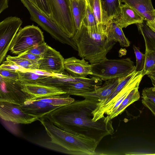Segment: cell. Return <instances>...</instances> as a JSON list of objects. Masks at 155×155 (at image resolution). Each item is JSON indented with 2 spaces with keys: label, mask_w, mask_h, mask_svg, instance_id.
I'll return each mask as SVG.
<instances>
[{
  "label": "cell",
  "mask_w": 155,
  "mask_h": 155,
  "mask_svg": "<svg viewBox=\"0 0 155 155\" xmlns=\"http://www.w3.org/2000/svg\"><path fill=\"white\" fill-rule=\"evenodd\" d=\"M19 78L18 81L22 83H37L40 80L49 76L38 74L32 70L24 71H18Z\"/></svg>",
  "instance_id": "d4e9b609"
},
{
  "label": "cell",
  "mask_w": 155,
  "mask_h": 155,
  "mask_svg": "<svg viewBox=\"0 0 155 155\" xmlns=\"http://www.w3.org/2000/svg\"><path fill=\"white\" fill-rule=\"evenodd\" d=\"M8 7V0H0V13Z\"/></svg>",
  "instance_id": "8d00e7d4"
},
{
  "label": "cell",
  "mask_w": 155,
  "mask_h": 155,
  "mask_svg": "<svg viewBox=\"0 0 155 155\" xmlns=\"http://www.w3.org/2000/svg\"><path fill=\"white\" fill-rule=\"evenodd\" d=\"M38 120L50 138L49 142L57 145L58 151L74 155L98 154L96 149L98 145L94 140L68 133L55 126L44 117Z\"/></svg>",
  "instance_id": "3957f363"
},
{
  "label": "cell",
  "mask_w": 155,
  "mask_h": 155,
  "mask_svg": "<svg viewBox=\"0 0 155 155\" xmlns=\"http://www.w3.org/2000/svg\"><path fill=\"white\" fill-rule=\"evenodd\" d=\"M22 90L31 98L66 94L57 87L39 83H22Z\"/></svg>",
  "instance_id": "4fadbf2b"
},
{
  "label": "cell",
  "mask_w": 155,
  "mask_h": 155,
  "mask_svg": "<svg viewBox=\"0 0 155 155\" xmlns=\"http://www.w3.org/2000/svg\"><path fill=\"white\" fill-rule=\"evenodd\" d=\"M101 3L102 22L105 25L119 16L121 3L120 0H101Z\"/></svg>",
  "instance_id": "d6986e66"
},
{
  "label": "cell",
  "mask_w": 155,
  "mask_h": 155,
  "mask_svg": "<svg viewBox=\"0 0 155 155\" xmlns=\"http://www.w3.org/2000/svg\"><path fill=\"white\" fill-rule=\"evenodd\" d=\"M6 60L28 70L38 69V63L28 60L20 58L18 56H12L8 55L6 58Z\"/></svg>",
  "instance_id": "cb8c5ba5"
},
{
  "label": "cell",
  "mask_w": 155,
  "mask_h": 155,
  "mask_svg": "<svg viewBox=\"0 0 155 155\" xmlns=\"http://www.w3.org/2000/svg\"><path fill=\"white\" fill-rule=\"evenodd\" d=\"M148 76L151 79L153 87H155V72L150 73L148 75Z\"/></svg>",
  "instance_id": "f35d334b"
},
{
  "label": "cell",
  "mask_w": 155,
  "mask_h": 155,
  "mask_svg": "<svg viewBox=\"0 0 155 155\" xmlns=\"http://www.w3.org/2000/svg\"><path fill=\"white\" fill-rule=\"evenodd\" d=\"M115 19L122 28L132 24L143 23L144 20L135 9L125 3L121 4L119 15Z\"/></svg>",
  "instance_id": "e0dca14e"
},
{
  "label": "cell",
  "mask_w": 155,
  "mask_h": 155,
  "mask_svg": "<svg viewBox=\"0 0 155 155\" xmlns=\"http://www.w3.org/2000/svg\"><path fill=\"white\" fill-rule=\"evenodd\" d=\"M97 24L95 16L87 4V10L82 24L87 27H89Z\"/></svg>",
  "instance_id": "f1b7e54d"
},
{
  "label": "cell",
  "mask_w": 155,
  "mask_h": 155,
  "mask_svg": "<svg viewBox=\"0 0 155 155\" xmlns=\"http://www.w3.org/2000/svg\"><path fill=\"white\" fill-rule=\"evenodd\" d=\"M45 42L43 32L37 26L28 25L20 28L10 47L12 53L20 55Z\"/></svg>",
  "instance_id": "52a82bcc"
},
{
  "label": "cell",
  "mask_w": 155,
  "mask_h": 155,
  "mask_svg": "<svg viewBox=\"0 0 155 155\" xmlns=\"http://www.w3.org/2000/svg\"><path fill=\"white\" fill-rule=\"evenodd\" d=\"M91 64V75L104 81L124 78L135 70L134 62L129 58L114 59L106 58Z\"/></svg>",
  "instance_id": "277c9868"
},
{
  "label": "cell",
  "mask_w": 155,
  "mask_h": 155,
  "mask_svg": "<svg viewBox=\"0 0 155 155\" xmlns=\"http://www.w3.org/2000/svg\"><path fill=\"white\" fill-rule=\"evenodd\" d=\"M64 59L60 53L48 45L39 61L38 70L52 74H62Z\"/></svg>",
  "instance_id": "7c38bea8"
},
{
  "label": "cell",
  "mask_w": 155,
  "mask_h": 155,
  "mask_svg": "<svg viewBox=\"0 0 155 155\" xmlns=\"http://www.w3.org/2000/svg\"><path fill=\"white\" fill-rule=\"evenodd\" d=\"M72 38L78 48V55L90 64L107 58V53L116 42L108 36L102 23L89 27L82 24Z\"/></svg>",
  "instance_id": "7a4b0ae2"
},
{
  "label": "cell",
  "mask_w": 155,
  "mask_h": 155,
  "mask_svg": "<svg viewBox=\"0 0 155 155\" xmlns=\"http://www.w3.org/2000/svg\"><path fill=\"white\" fill-rule=\"evenodd\" d=\"M18 56L20 58L38 63L42 57V56L26 52Z\"/></svg>",
  "instance_id": "e575fe53"
},
{
  "label": "cell",
  "mask_w": 155,
  "mask_h": 155,
  "mask_svg": "<svg viewBox=\"0 0 155 155\" xmlns=\"http://www.w3.org/2000/svg\"><path fill=\"white\" fill-rule=\"evenodd\" d=\"M0 69L24 71L28 70L7 61H3L0 66Z\"/></svg>",
  "instance_id": "836d02e7"
},
{
  "label": "cell",
  "mask_w": 155,
  "mask_h": 155,
  "mask_svg": "<svg viewBox=\"0 0 155 155\" xmlns=\"http://www.w3.org/2000/svg\"><path fill=\"white\" fill-rule=\"evenodd\" d=\"M146 24L155 33V18L153 20L147 21Z\"/></svg>",
  "instance_id": "74e56055"
},
{
  "label": "cell",
  "mask_w": 155,
  "mask_h": 155,
  "mask_svg": "<svg viewBox=\"0 0 155 155\" xmlns=\"http://www.w3.org/2000/svg\"><path fill=\"white\" fill-rule=\"evenodd\" d=\"M142 103L146 107L149 109L155 116V104L151 100L142 98Z\"/></svg>",
  "instance_id": "d590c367"
},
{
  "label": "cell",
  "mask_w": 155,
  "mask_h": 155,
  "mask_svg": "<svg viewBox=\"0 0 155 155\" xmlns=\"http://www.w3.org/2000/svg\"><path fill=\"white\" fill-rule=\"evenodd\" d=\"M123 78H114L106 81L103 85L94 91L78 94L75 96L84 98L95 99L98 102L104 101L112 94Z\"/></svg>",
  "instance_id": "2e32d148"
},
{
  "label": "cell",
  "mask_w": 155,
  "mask_h": 155,
  "mask_svg": "<svg viewBox=\"0 0 155 155\" xmlns=\"http://www.w3.org/2000/svg\"><path fill=\"white\" fill-rule=\"evenodd\" d=\"M18 71L0 69V76L15 81H18Z\"/></svg>",
  "instance_id": "f546056e"
},
{
  "label": "cell",
  "mask_w": 155,
  "mask_h": 155,
  "mask_svg": "<svg viewBox=\"0 0 155 155\" xmlns=\"http://www.w3.org/2000/svg\"><path fill=\"white\" fill-rule=\"evenodd\" d=\"M31 97L22 90L19 81L11 80L0 76V102H6L22 105Z\"/></svg>",
  "instance_id": "30bf717a"
},
{
  "label": "cell",
  "mask_w": 155,
  "mask_h": 155,
  "mask_svg": "<svg viewBox=\"0 0 155 155\" xmlns=\"http://www.w3.org/2000/svg\"><path fill=\"white\" fill-rule=\"evenodd\" d=\"M0 117L5 121L24 124H31L39 118L25 112L20 105L6 102H0Z\"/></svg>",
  "instance_id": "8fae6325"
},
{
  "label": "cell",
  "mask_w": 155,
  "mask_h": 155,
  "mask_svg": "<svg viewBox=\"0 0 155 155\" xmlns=\"http://www.w3.org/2000/svg\"><path fill=\"white\" fill-rule=\"evenodd\" d=\"M48 46L47 43L44 42L31 49L26 52L42 56L46 51Z\"/></svg>",
  "instance_id": "1f68e13d"
},
{
  "label": "cell",
  "mask_w": 155,
  "mask_h": 155,
  "mask_svg": "<svg viewBox=\"0 0 155 155\" xmlns=\"http://www.w3.org/2000/svg\"><path fill=\"white\" fill-rule=\"evenodd\" d=\"M22 23L15 16L6 18L0 23V63L9 50L11 44Z\"/></svg>",
  "instance_id": "9c48e42d"
},
{
  "label": "cell",
  "mask_w": 155,
  "mask_h": 155,
  "mask_svg": "<svg viewBox=\"0 0 155 155\" xmlns=\"http://www.w3.org/2000/svg\"><path fill=\"white\" fill-rule=\"evenodd\" d=\"M145 60L142 75H148L155 72V50L145 51Z\"/></svg>",
  "instance_id": "484cf974"
},
{
  "label": "cell",
  "mask_w": 155,
  "mask_h": 155,
  "mask_svg": "<svg viewBox=\"0 0 155 155\" xmlns=\"http://www.w3.org/2000/svg\"><path fill=\"white\" fill-rule=\"evenodd\" d=\"M39 8L43 12L49 16L51 12L46 0H28Z\"/></svg>",
  "instance_id": "4dcf8cb0"
},
{
  "label": "cell",
  "mask_w": 155,
  "mask_h": 155,
  "mask_svg": "<svg viewBox=\"0 0 155 155\" xmlns=\"http://www.w3.org/2000/svg\"><path fill=\"white\" fill-rule=\"evenodd\" d=\"M142 94V98L148 99L155 104V87L144 88Z\"/></svg>",
  "instance_id": "d6a6232c"
},
{
  "label": "cell",
  "mask_w": 155,
  "mask_h": 155,
  "mask_svg": "<svg viewBox=\"0 0 155 155\" xmlns=\"http://www.w3.org/2000/svg\"><path fill=\"white\" fill-rule=\"evenodd\" d=\"M70 5L77 30L83 24L87 8L86 0H70Z\"/></svg>",
  "instance_id": "44dd1931"
},
{
  "label": "cell",
  "mask_w": 155,
  "mask_h": 155,
  "mask_svg": "<svg viewBox=\"0 0 155 155\" xmlns=\"http://www.w3.org/2000/svg\"><path fill=\"white\" fill-rule=\"evenodd\" d=\"M60 107L41 101L37 98L31 97L27 99L21 106L25 112L39 118Z\"/></svg>",
  "instance_id": "9a60e30c"
},
{
  "label": "cell",
  "mask_w": 155,
  "mask_h": 155,
  "mask_svg": "<svg viewBox=\"0 0 155 155\" xmlns=\"http://www.w3.org/2000/svg\"><path fill=\"white\" fill-rule=\"evenodd\" d=\"M151 154V155H155V153H154V154Z\"/></svg>",
  "instance_id": "ab89813d"
},
{
  "label": "cell",
  "mask_w": 155,
  "mask_h": 155,
  "mask_svg": "<svg viewBox=\"0 0 155 155\" xmlns=\"http://www.w3.org/2000/svg\"><path fill=\"white\" fill-rule=\"evenodd\" d=\"M135 9L144 19L147 21L153 20L155 18V9L151 0H120Z\"/></svg>",
  "instance_id": "ac0fdd59"
},
{
  "label": "cell",
  "mask_w": 155,
  "mask_h": 155,
  "mask_svg": "<svg viewBox=\"0 0 155 155\" xmlns=\"http://www.w3.org/2000/svg\"><path fill=\"white\" fill-rule=\"evenodd\" d=\"M142 73V71L136 72L130 80L109 102L97 111L93 113L92 120L97 121L104 117L105 114L107 115L110 114L118 107L133 89L139 87L143 77Z\"/></svg>",
  "instance_id": "ba28073f"
},
{
  "label": "cell",
  "mask_w": 155,
  "mask_h": 155,
  "mask_svg": "<svg viewBox=\"0 0 155 155\" xmlns=\"http://www.w3.org/2000/svg\"><path fill=\"white\" fill-rule=\"evenodd\" d=\"M20 0L28 11L31 20L37 23L54 38L58 39L61 42L68 44L75 50L78 51L77 46L72 38L68 37L49 16L43 12L29 0Z\"/></svg>",
  "instance_id": "8992f818"
},
{
  "label": "cell",
  "mask_w": 155,
  "mask_h": 155,
  "mask_svg": "<svg viewBox=\"0 0 155 155\" xmlns=\"http://www.w3.org/2000/svg\"><path fill=\"white\" fill-rule=\"evenodd\" d=\"M64 66V69L74 76L86 78L92 74L91 64L83 58L80 60L74 57L66 58Z\"/></svg>",
  "instance_id": "5bb4252c"
},
{
  "label": "cell",
  "mask_w": 155,
  "mask_h": 155,
  "mask_svg": "<svg viewBox=\"0 0 155 155\" xmlns=\"http://www.w3.org/2000/svg\"><path fill=\"white\" fill-rule=\"evenodd\" d=\"M105 31L109 38L118 42L122 47H129L130 42L126 38L121 28L116 21L115 19L109 21L104 25Z\"/></svg>",
  "instance_id": "ffe728a7"
},
{
  "label": "cell",
  "mask_w": 155,
  "mask_h": 155,
  "mask_svg": "<svg viewBox=\"0 0 155 155\" xmlns=\"http://www.w3.org/2000/svg\"><path fill=\"white\" fill-rule=\"evenodd\" d=\"M98 102L94 98L75 100L43 116L58 128L75 135L93 139L98 145L104 137L112 134L114 130L112 121L107 116L96 121L92 120V112Z\"/></svg>",
  "instance_id": "6da1fadb"
},
{
  "label": "cell",
  "mask_w": 155,
  "mask_h": 155,
  "mask_svg": "<svg viewBox=\"0 0 155 155\" xmlns=\"http://www.w3.org/2000/svg\"><path fill=\"white\" fill-rule=\"evenodd\" d=\"M136 60L135 66L136 71H140L143 70L145 60V54L142 53L139 48L135 45L133 46Z\"/></svg>",
  "instance_id": "83f0119b"
},
{
  "label": "cell",
  "mask_w": 155,
  "mask_h": 155,
  "mask_svg": "<svg viewBox=\"0 0 155 155\" xmlns=\"http://www.w3.org/2000/svg\"><path fill=\"white\" fill-rule=\"evenodd\" d=\"M51 13L49 17L69 38L77 32L70 0H46Z\"/></svg>",
  "instance_id": "5b68a950"
},
{
  "label": "cell",
  "mask_w": 155,
  "mask_h": 155,
  "mask_svg": "<svg viewBox=\"0 0 155 155\" xmlns=\"http://www.w3.org/2000/svg\"><path fill=\"white\" fill-rule=\"evenodd\" d=\"M138 88L139 87H137L133 89L118 107L110 114L107 115L110 120L121 114L129 105L139 100L140 96Z\"/></svg>",
  "instance_id": "7402d4cb"
},
{
  "label": "cell",
  "mask_w": 155,
  "mask_h": 155,
  "mask_svg": "<svg viewBox=\"0 0 155 155\" xmlns=\"http://www.w3.org/2000/svg\"><path fill=\"white\" fill-rule=\"evenodd\" d=\"M87 5L92 11L98 24L102 23L101 0H86Z\"/></svg>",
  "instance_id": "4316f807"
},
{
  "label": "cell",
  "mask_w": 155,
  "mask_h": 155,
  "mask_svg": "<svg viewBox=\"0 0 155 155\" xmlns=\"http://www.w3.org/2000/svg\"><path fill=\"white\" fill-rule=\"evenodd\" d=\"M136 25L139 32L144 38L145 51L155 50V33L144 22Z\"/></svg>",
  "instance_id": "603a6c76"
}]
</instances>
